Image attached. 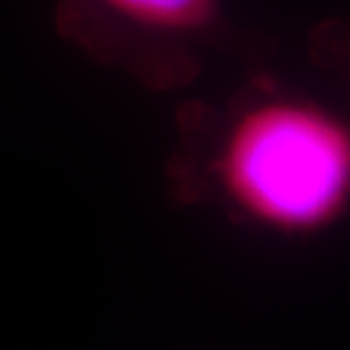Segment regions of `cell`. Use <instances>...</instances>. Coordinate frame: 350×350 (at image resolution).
I'll use <instances>...</instances> for the list:
<instances>
[{"label": "cell", "instance_id": "cell-1", "mask_svg": "<svg viewBox=\"0 0 350 350\" xmlns=\"http://www.w3.org/2000/svg\"><path fill=\"white\" fill-rule=\"evenodd\" d=\"M167 195L280 237L323 233L350 206V129L312 100L256 91L183 104Z\"/></svg>", "mask_w": 350, "mask_h": 350}, {"label": "cell", "instance_id": "cell-2", "mask_svg": "<svg viewBox=\"0 0 350 350\" xmlns=\"http://www.w3.org/2000/svg\"><path fill=\"white\" fill-rule=\"evenodd\" d=\"M52 25L88 62L156 93L195 81L230 36L221 0H57Z\"/></svg>", "mask_w": 350, "mask_h": 350}]
</instances>
